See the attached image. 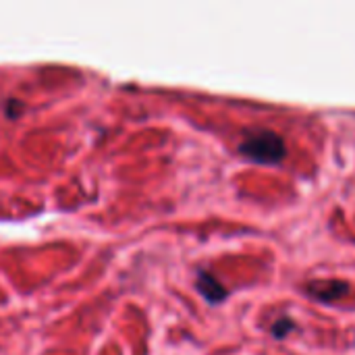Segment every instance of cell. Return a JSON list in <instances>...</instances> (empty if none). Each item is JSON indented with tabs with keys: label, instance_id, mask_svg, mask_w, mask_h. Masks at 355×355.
<instances>
[{
	"label": "cell",
	"instance_id": "6da1fadb",
	"mask_svg": "<svg viewBox=\"0 0 355 355\" xmlns=\"http://www.w3.org/2000/svg\"><path fill=\"white\" fill-rule=\"evenodd\" d=\"M239 154L258 164H279L287 156V146L279 133L270 129H254L241 139Z\"/></svg>",
	"mask_w": 355,
	"mask_h": 355
},
{
	"label": "cell",
	"instance_id": "7a4b0ae2",
	"mask_svg": "<svg viewBox=\"0 0 355 355\" xmlns=\"http://www.w3.org/2000/svg\"><path fill=\"white\" fill-rule=\"evenodd\" d=\"M304 291L314 297L320 304H337L339 300H343L349 293V283L347 281H337V279H329V281H310Z\"/></svg>",
	"mask_w": 355,
	"mask_h": 355
},
{
	"label": "cell",
	"instance_id": "3957f363",
	"mask_svg": "<svg viewBox=\"0 0 355 355\" xmlns=\"http://www.w3.org/2000/svg\"><path fill=\"white\" fill-rule=\"evenodd\" d=\"M198 291L210 304H220L227 297V289L210 272H206V270H200L198 272Z\"/></svg>",
	"mask_w": 355,
	"mask_h": 355
},
{
	"label": "cell",
	"instance_id": "277c9868",
	"mask_svg": "<svg viewBox=\"0 0 355 355\" xmlns=\"http://www.w3.org/2000/svg\"><path fill=\"white\" fill-rule=\"evenodd\" d=\"M295 329V324H293V320H289V318H281V320H277L275 324H272V337L275 339H285L291 331Z\"/></svg>",
	"mask_w": 355,
	"mask_h": 355
}]
</instances>
